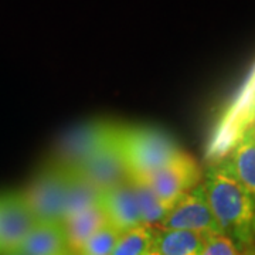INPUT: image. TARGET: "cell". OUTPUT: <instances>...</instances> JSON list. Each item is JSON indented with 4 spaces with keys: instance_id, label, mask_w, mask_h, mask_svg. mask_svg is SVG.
Segmentation results:
<instances>
[{
    "instance_id": "1",
    "label": "cell",
    "mask_w": 255,
    "mask_h": 255,
    "mask_svg": "<svg viewBox=\"0 0 255 255\" xmlns=\"http://www.w3.org/2000/svg\"><path fill=\"white\" fill-rule=\"evenodd\" d=\"M203 186L223 234L240 253L255 246V201L221 160L206 169Z\"/></svg>"
},
{
    "instance_id": "2",
    "label": "cell",
    "mask_w": 255,
    "mask_h": 255,
    "mask_svg": "<svg viewBox=\"0 0 255 255\" xmlns=\"http://www.w3.org/2000/svg\"><path fill=\"white\" fill-rule=\"evenodd\" d=\"M114 145L128 179L145 180L177 155L182 147L169 133L150 127L115 125Z\"/></svg>"
},
{
    "instance_id": "3",
    "label": "cell",
    "mask_w": 255,
    "mask_h": 255,
    "mask_svg": "<svg viewBox=\"0 0 255 255\" xmlns=\"http://www.w3.org/2000/svg\"><path fill=\"white\" fill-rule=\"evenodd\" d=\"M65 169L53 160L46 164L23 190L37 221L63 223L65 211Z\"/></svg>"
},
{
    "instance_id": "4",
    "label": "cell",
    "mask_w": 255,
    "mask_h": 255,
    "mask_svg": "<svg viewBox=\"0 0 255 255\" xmlns=\"http://www.w3.org/2000/svg\"><path fill=\"white\" fill-rule=\"evenodd\" d=\"M203 174L199 162L182 149L172 160L145 180L162 206L170 211L187 193L203 182Z\"/></svg>"
},
{
    "instance_id": "5",
    "label": "cell",
    "mask_w": 255,
    "mask_h": 255,
    "mask_svg": "<svg viewBox=\"0 0 255 255\" xmlns=\"http://www.w3.org/2000/svg\"><path fill=\"white\" fill-rule=\"evenodd\" d=\"M156 228L162 230H187L204 236L223 234L217 220L210 207L209 199L203 182L187 193L173 209L170 210Z\"/></svg>"
},
{
    "instance_id": "6",
    "label": "cell",
    "mask_w": 255,
    "mask_h": 255,
    "mask_svg": "<svg viewBox=\"0 0 255 255\" xmlns=\"http://www.w3.org/2000/svg\"><path fill=\"white\" fill-rule=\"evenodd\" d=\"M115 124L91 121L71 129L60 140L55 162L64 167H78L105 145L114 133Z\"/></svg>"
},
{
    "instance_id": "7",
    "label": "cell",
    "mask_w": 255,
    "mask_h": 255,
    "mask_svg": "<svg viewBox=\"0 0 255 255\" xmlns=\"http://www.w3.org/2000/svg\"><path fill=\"white\" fill-rule=\"evenodd\" d=\"M36 223L23 191L0 193V253L17 251Z\"/></svg>"
},
{
    "instance_id": "8",
    "label": "cell",
    "mask_w": 255,
    "mask_h": 255,
    "mask_svg": "<svg viewBox=\"0 0 255 255\" xmlns=\"http://www.w3.org/2000/svg\"><path fill=\"white\" fill-rule=\"evenodd\" d=\"M100 207L112 227L119 233H127L132 228L145 226L136 196L129 179L105 190H101Z\"/></svg>"
},
{
    "instance_id": "9",
    "label": "cell",
    "mask_w": 255,
    "mask_h": 255,
    "mask_svg": "<svg viewBox=\"0 0 255 255\" xmlns=\"http://www.w3.org/2000/svg\"><path fill=\"white\" fill-rule=\"evenodd\" d=\"M73 169L78 170L100 190H105L128 179L127 169L114 145V133L97 153H94L78 167Z\"/></svg>"
},
{
    "instance_id": "10",
    "label": "cell",
    "mask_w": 255,
    "mask_h": 255,
    "mask_svg": "<svg viewBox=\"0 0 255 255\" xmlns=\"http://www.w3.org/2000/svg\"><path fill=\"white\" fill-rule=\"evenodd\" d=\"M220 160L255 201V127L248 129Z\"/></svg>"
},
{
    "instance_id": "11",
    "label": "cell",
    "mask_w": 255,
    "mask_h": 255,
    "mask_svg": "<svg viewBox=\"0 0 255 255\" xmlns=\"http://www.w3.org/2000/svg\"><path fill=\"white\" fill-rule=\"evenodd\" d=\"M17 251L23 255H63L70 253L64 223L37 221Z\"/></svg>"
},
{
    "instance_id": "12",
    "label": "cell",
    "mask_w": 255,
    "mask_h": 255,
    "mask_svg": "<svg viewBox=\"0 0 255 255\" xmlns=\"http://www.w3.org/2000/svg\"><path fill=\"white\" fill-rule=\"evenodd\" d=\"M206 237L196 231L156 228L153 250L159 255H200Z\"/></svg>"
},
{
    "instance_id": "13",
    "label": "cell",
    "mask_w": 255,
    "mask_h": 255,
    "mask_svg": "<svg viewBox=\"0 0 255 255\" xmlns=\"http://www.w3.org/2000/svg\"><path fill=\"white\" fill-rule=\"evenodd\" d=\"M64 167V166H63ZM67 177L64 220L98 204L101 190L73 167H64Z\"/></svg>"
},
{
    "instance_id": "14",
    "label": "cell",
    "mask_w": 255,
    "mask_h": 255,
    "mask_svg": "<svg viewBox=\"0 0 255 255\" xmlns=\"http://www.w3.org/2000/svg\"><path fill=\"white\" fill-rule=\"evenodd\" d=\"M64 228L68 238V246L73 253H77L81 246L100 230L104 224L108 223L100 204H95L90 209L82 210L67 220H64Z\"/></svg>"
},
{
    "instance_id": "15",
    "label": "cell",
    "mask_w": 255,
    "mask_h": 255,
    "mask_svg": "<svg viewBox=\"0 0 255 255\" xmlns=\"http://www.w3.org/2000/svg\"><path fill=\"white\" fill-rule=\"evenodd\" d=\"M156 227L140 226L122 233L111 255H147L153 251Z\"/></svg>"
},
{
    "instance_id": "16",
    "label": "cell",
    "mask_w": 255,
    "mask_h": 255,
    "mask_svg": "<svg viewBox=\"0 0 255 255\" xmlns=\"http://www.w3.org/2000/svg\"><path fill=\"white\" fill-rule=\"evenodd\" d=\"M129 182H130L133 191H135L139 210H140L145 226L156 227L166 217V214L169 211L162 206V203L156 197L155 191L152 190V187L147 184L146 180L129 179Z\"/></svg>"
},
{
    "instance_id": "17",
    "label": "cell",
    "mask_w": 255,
    "mask_h": 255,
    "mask_svg": "<svg viewBox=\"0 0 255 255\" xmlns=\"http://www.w3.org/2000/svg\"><path fill=\"white\" fill-rule=\"evenodd\" d=\"M121 233L110 223L104 224L88 238L81 248L74 254L81 255H111L118 243Z\"/></svg>"
},
{
    "instance_id": "18",
    "label": "cell",
    "mask_w": 255,
    "mask_h": 255,
    "mask_svg": "<svg viewBox=\"0 0 255 255\" xmlns=\"http://www.w3.org/2000/svg\"><path fill=\"white\" fill-rule=\"evenodd\" d=\"M200 255H241L233 240L224 234H211L206 237V243Z\"/></svg>"
},
{
    "instance_id": "19",
    "label": "cell",
    "mask_w": 255,
    "mask_h": 255,
    "mask_svg": "<svg viewBox=\"0 0 255 255\" xmlns=\"http://www.w3.org/2000/svg\"><path fill=\"white\" fill-rule=\"evenodd\" d=\"M248 81L251 84V90H253V100H254V104H255V67L254 70L251 71L250 74V77H248Z\"/></svg>"
},
{
    "instance_id": "20",
    "label": "cell",
    "mask_w": 255,
    "mask_h": 255,
    "mask_svg": "<svg viewBox=\"0 0 255 255\" xmlns=\"http://www.w3.org/2000/svg\"><path fill=\"white\" fill-rule=\"evenodd\" d=\"M241 255H255V246L250 247V248H247V250H244L243 253H240Z\"/></svg>"
},
{
    "instance_id": "21",
    "label": "cell",
    "mask_w": 255,
    "mask_h": 255,
    "mask_svg": "<svg viewBox=\"0 0 255 255\" xmlns=\"http://www.w3.org/2000/svg\"><path fill=\"white\" fill-rule=\"evenodd\" d=\"M0 255H23L18 251H11V253H0Z\"/></svg>"
},
{
    "instance_id": "22",
    "label": "cell",
    "mask_w": 255,
    "mask_h": 255,
    "mask_svg": "<svg viewBox=\"0 0 255 255\" xmlns=\"http://www.w3.org/2000/svg\"><path fill=\"white\" fill-rule=\"evenodd\" d=\"M147 255H159V254H157L155 250H153V251H150V253H149V254H147Z\"/></svg>"
},
{
    "instance_id": "23",
    "label": "cell",
    "mask_w": 255,
    "mask_h": 255,
    "mask_svg": "<svg viewBox=\"0 0 255 255\" xmlns=\"http://www.w3.org/2000/svg\"><path fill=\"white\" fill-rule=\"evenodd\" d=\"M63 255H74V253L73 251H70V253H65V254H63Z\"/></svg>"
},
{
    "instance_id": "24",
    "label": "cell",
    "mask_w": 255,
    "mask_h": 255,
    "mask_svg": "<svg viewBox=\"0 0 255 255\" xmlns=\"http://www.w3.org/2000/svg\"><path fill=\"white\" fill-rule=\"evenodd\" d=\"M74 255H81V254H74Z\"/></svg>"
}]
</instances>
